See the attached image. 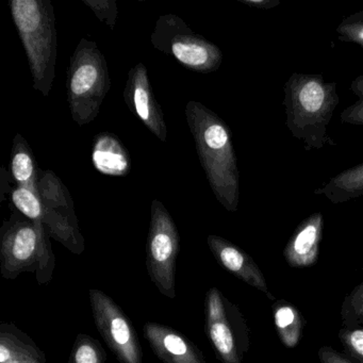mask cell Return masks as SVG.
Wrapping results in <instances>:
<instances>
[{"instance_id":"13","label":"cell","mask_w":363,"mask_h":363,"mask_svg":"<svg viewBox=\"0 0 363 363\" xmlns=\"http://www.w3.org/2000/svg\"><path fill=\"white\" fill-rule=\"evenodd\" d=\"M143 333L152 352L163 363H207L199 346L173 327L147 322Z\"/></svg>"},{"instance_id":"26","label":"cell","mask_w":363,"mask_h":363,"mask_svg":"<svg viewBox=\"0 0 363 363\" xmlns=\"http://www.w3.org/2000/svg\"><path fill=\"white\" fill-rule=\"evenodd\" d=\"M342 124L363 127V99H358L356 103L348 106L340 116Z\"/></svg>"},{"instance_id":"29","label":"cell","mask_w":363,"mask_h":363,"mask_svg":"<svg viewBox=\"0 0 363 363\" xmlns=\"http://www.w3.org/2000/svg\"><path fill=\"white\" fill-rule=\"evenodd\" d=\"M350 90L358 97V99H363V74L358 76L356 79L352 80L350 84Z\"/></svg>"},{"instance_id":"4","label":"cell","mask_w":363,"mask_h":363,"mask_svg":"<svg viewBox=\"0 0 363 363\" xmlns=\"http://www.w3.org/2000/svg\"><path fill=\"white\" fill-rule=\"evenodd\" d=\"M12 18L24 46L33 89L48 96L56 76L57 33L50 0H13Z\"/></svg>"},{"instance_id":"10","label":"cell","mask_w":363,"mask_h":363,"mask_svg":"<svg viewBox=\"0 0 363 363\" xmlns=\"http://www.w3.org/2000/svg\"><path fill=\"white\" fill-rule=\"evenodd\" d=\"M90 303L97 330L120 363H143L139 335L122 308L103 291L91 289Z\"/></svg>"},{"instance_id":"3","label":"cell","mask_w":363,"mask_h":363,"mask_svg":"<svg viewBox=\"0 0 363 363\" xmlns=\"http://www.w3.org/2000/svg\"><path fill=\"white\" fill-rule=\"evenodd\" d=\"M0 235L1 277L14 280L22 273H33L40 286L52 281L56 257L43 223L13 212Z\"/></svg>"},{"instance_id":"5","label":"cell","mask_w":363,"mask_h":363,"mask_svg":"<svg viewBox=\"0 0 363 363\" xmlns=\"http://www.w3.org/2000/svg\"><path fill=\"white\" fill-rule=\"evenodd\" d=\"M111 89L105 56L95 42L80 40L67 67V103L74 122L82 127L99 116Z\"/></svg>"},{"instance_id":"1","label":"cell","mask_w":363,"mask_h":363,"mask_svg":"<svg viewBox=\"0 0 363 363\" xmlns=\"http://www.w3.org/2000/svg\"><path fill=\"white\" fill-rule=\"evenodd\" d=\"M186 116L214 196L227 211L235 213L239 208L240 172L230 128L199 101L186 104Z\"/></svg>"},{"instance_id":"15","label":"cell","mask_w":363,"mask_h":363,"mask_svg":"<svg viewBox=\"0 0 363 363\" xmlns=\"http://www.w3.org/2000/svg\"><path fill=\"white\" fill-rule=\"evenodd\" d=\"M92 162L96 171L111 177H125L131 171L130 155L113 133H101L95 137Z\"/></svg>"},{"instance_id":"24","label":"cell","mask_w":363,"mask_h":363,"mask_svg":"<svg viewBox=\"0 0 363 363\" xmlns=\"http://www.w3.org/2000/svg\"><path fill=\"white\" fill-rule=\"evenodd\" d=\"M335 33L340 42L356 44L363 50V10L344 18Z\"/></svg>"},{"instance_id":"2","label":"cell","mask_w":363,"mask_h":363,"mask_svg":"<svg viewBox=\"0 0 363 363\" xmlns=\"http://www.w3.org/2000/svg\"><path fill=\"white\" fill-rule=\"evenodd\" d=\"M286 128L307 152L333 145L329 124L340 103L337 82L320 74L293 73L284 86Z\"/></svg>"},{"instance_id":"27","label":"cell","mask_w":363,"mask_h":363,"mask_svg":"<svg viewBox=\"0 0 363 363\" xmlns=\"http://www.w3.org/2000/svg\"><path fill=\"white\" fill-rule=\"evenodd\" d=\"M318 357L320 363H354L350 360L345 354L328 345L322 346L318 350Z\"/></svg>"},{"instance_id":"18","label":"cell","mask_w":363,"mask_h":363,"mask_svg":"<svg viewBox=\"0 0 363 363\" xmlns=\"http://www.w3.org/2000/svg\"><path fill=\"white\" fill-rule=\"evenodd\" d=\"M10 169L18 186L28 189L40 195V171L37 160L28 142L20 133L14 137Z\"/></svg>"},{"instance_id":"20","label":"cell","mask_w":363,"mask_h":363,"mask_svg":"<svg viewBox=\"0 0 363 363\" xmlns=\"http://www.w3.org/2000/svg\"><path fill=\"white\" fill-rule=\"evenodd\" d=\"M107 352L99 340L86 333L76 337L67 363H106Z\"/></svg>"},{"instance_id":"16","label":"cell","mask_w":363,"mask_h":363,"mask_svg":"<svg viewBox=\"0 0 363 363\" xmlns=\"http://www.w3.org/2000/svg\"><path fill=\"white\" fill-rule=\"evenodd\" d=\"M0 363H48L45 352L12 323L0 324Z\"/></svg>"},{"instance_id":"21","label":"cell","mask_w":363,"mask_h":363,"mask_svg":"<svg viewBox=\"0 0 363 363\" xmlns=\"http://www.w3.org/2000/svg\"><path fill=\"white\" fill-rule=\"evenodd\" d=\"M11 199L12 203L23 216L33 222L43 223V209L39 194L18 186L12 191Z\"/></svg>"},{"instance_id":"22","label":"cell","mask_w":363,"mask_h":363,"mask_svg":"<svg viewBox=\"0 0 363 363\" xmlns=\"http://www.w3.org/2000/svg\"><path fill=\"white\" fill-rule=\"evenodd\" d=\"M343 327L363 326V281L346 295L341 306Z\"/></svg>"},{"instance_id":"11","label":"cell","mask_w":363,"mask_h":363,"mask_svg":"<svg viewBox=\"0 0 363 363\" xmlns=\"http://www.w3.org/2000/svg\"><path fill=\"white\" fill-rule=\"evenodd\" d=\"M124 101L133 116L160 141H167V129L162 109L155 97L148 78L147 67L143 63L129 71L124 89Z\"/></svg>"},{"instance_id":"8","label":"cell","mask_w":363,"mask_h":363,"mask_svg":"<svg viewBox=\"0 0 363 363\" xmlns=\"http://www.w3.org/2000/svg\"><path fill=\"white\" fill-rule=\"evenodd\" d=\"M146 269L159 292L176 297V263L180 252V235L165 206L158 199L150 206V224L146 241Z\"/></svg>"},{"instance_id":"28","label":"cell","mask_w":363,"mask_h":363,"mask_svg":"<svg viewBox=\"0 0 363 363\" xmlns=\"http://www.w3.org/2000/svg\"><path fill=\"white\" fill-rule=\"evenodd\" d=\"M239 3L259 10H272L280 5L279 0H239Z\"/></svg>"},{"instance_id":"14","label":"cell","mask_w":363,"mask_h":363,"mask_svg":"<svg viewBox=\"0 0 363 363\" xmlns=\"http://www.w3.org/2000/svg\"><path fill=\"white\" fill-rule=\"evenodd\" d=\"M323 229L322 212H314L299 223L284 250V258L289 267L301 269L318 262Z\"/></svg>"},{"instance_id":"6","label":"cell","mask_w":363,"mask_h":363,"mask_svg":"<svg viewBox=\"0 0 363 363\" xmlns=\"http://www.w3.org/2000/svg\"><path fill=\"white\" fill-rule=\"evenodd\" d=\"M150 42L157 50L173 57L182 67L195 73H213L223 63L222 50L193 33L189 25L175 14L159 18Z\"/></svg>"},{"instance_id":"19","label":"cell","mask_w":363,"mask_h":363,"mask_svg":"<svg viewBox=\"0 0 363 363\" xmlns=\"http://www.w3.org/2000/svg\"><path fill=\"white\" fill-rule=\"evenodd\" d=\"M272 313L276 331L281 343L286 348L296 347L301 341L306 325L303 314L294 305L284 299L274 301Z\"/></svg>"},{"instance_id":"9","label":"cell","mask_w":363,"mask_h":363,"mask_svg":"<svg viewBox=\"0 0 363 363\" xmlns=\"http://www.w3.org/2000/svg\"><path fill=\"white\" fill-rule=\"evenodd\" d=\"M39 192L46 233L75 255L86 250L73 199L67 186L52 169L40 171Z\"/></svg>"},{"instance_id":"12","label":"cell","mask_w":363,"mask_h":363,"mask_svg":"<svg viewBox=\"0 0 363 363\" xmlns=\"http://www.w3.org/2000/svg\"><path fill=\"white\" fill-rule=\"evenodd\" d=\"M207 243L220 267H224L238 279L262 292L267 298L276 301L275 296L269 291L260 267L245 250L216 235H208Z\"/></svg>"},{"instance_id":"23","label":"cell","mask_w":363,"mask_h":363,"mask_svg":"<svg viewBox=\"0 0 363 363\" xmlns=\"http://www.w3.org/2000/svg\"><path fill=\"white\" fill-rule=\"evenodd\" d=\"M344 354L354 363H363V326L342 327L337 333Z\"/></svg>"},{"instance_id":"25","label":"cell","mask_w":363,"mask_h":363,"mask_svg":"<svg viewBox=\"0 0 363 363\" xmlns=\"http://www.w3.org/2000/svg\"><path fill=\"white\" fill-rule=\"evenodd\" d=\"M82 3L94 12L101 22L114 28L118 16V5L114 0H82Z\"/></svg>"},{"instance_id":"17","label":"cell","mask_w":363,"mask_h":363,"mask_svg":"<svg viewBox=\"0 0 363 363\" xmlns=\"http://www.w3.org/2000/svg\"><path fill=\"white\" fill-rule=\"evenodd\" d=\"M314 194L324 197L333 205H341L363 197V162L330 178L316 188Z\"/></svg>"},{"instance_id":"7","label":"cell","mask_w":363,"mask_h":363,"mask_svg":"<svg viewBox=\"0 0 363 363\" xmlns=\"http://www.w3.org/2000/svg\"><path fill=\"white\" fill-rule=\"evenodd\" d=\"M205 330L222 363H243L250 348V331L243 313L218 288L205 297Z\"/></svg>"}]
</instances>
